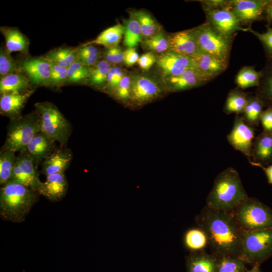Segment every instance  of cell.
Segmentation results:
<instances>
[{"label": "cell", "mask_w": 272, "mask_h": 272, "mask_svg": "<svg viewBox=\"0 0 272 272\" xmlns=\"http://www.w3.org/2000/svg\"><path fill=\"white\" fill-rule=\"evenodd\" d=\"M196 223L207 234L212 253L219 258L240 257L241 230L230 213L214 210L206 206L196 217Z\"/></svg>", "instance_id": "cell-1"}, {"label": "cell", "mask_w": 272, "mask_h": 272, "mask_svg": "<svg viewBox=\"0 0 272 272\" xmlns=\"http://www.w3.org/2000/svg\"><path fill=\"white\" fill-rule=\"evenodd\" d=\"M248 197L237 171L229 167L215 179L206 206L214 210L230 213Z\"/></svg>", "instance_id": "cell-2"}, {"label": "cell", "mask_w": 272, "mask_h": 272, "mask_svg": "<svg viewBox=\"0 0 272 272\" xmlns=\"http://www.w3.org/2000/svg\"><path fill=\"white\" fill-rule=\"evenodd\" d=\"M39 193L23 184L10 180L0 190V216L5 221L23 222L38 200Z\"/></svg>", "instance_id": "cell-3"}, {"label": "cell", "mask_w": 272, "mask_h": 272, "mask_svg": "<svg viewBox=\"0 0 272 272\" xmlns=\"http://www.w3.org/2000/svg\"><path fill=\"white\" fill-rule=\"evenodd\" d=\"M230 213L241 231L272 228L271 209L255 198L248 197Z\"/></svg>", "instance_id": "cell-4"}, {"label": "cell", "mask_w": 272, "mask_h": 272, "mask_svg": "<svg viewBox=\"0 0 272 272\" xmlns=\"http://www.w3.org/2000/svg\"><path fill=\"white\" fill-rule=\"evenodd\" d=\"M7 131L6 139L1 152L25 151L31 140L40 131V119L38 112L35 110L10 120Z\"/></svg>", "instance_id": "cell-5"}, {"label": "cell", "mask_w": 272, "mask_h": 272, "mask_svg": "<svg viewBox=\"0 0 272 272\" xmlns=\"http://www.w3.org/2000/svg\"><path fill=\"white\" fill-rule=\"evenodd\" d=\"M199 52L215 56L229 63L235 36H226L206 22L192 29Z\"/></svg>", "instance_id": "cell-6"}, {"label": "cell", "mask_w": 272, "mask_h": 272, "mask_svg": "<svg viewBox=\"0 0 272 272\" xmlns=\"http://www.w3.org/2000/svg\"><path fill=\"white\" fill-rule=\"evenodd\" d=\"M35 106L40 119V131L65 147L72 132L69 121L52 103L38 102Z\"/></svg>", "instance_id": "cell-7"}, {"label": "cell", "mask_w": 272, "mask_h": 272, "mask_svg": "<svg viewBox=\"0 0 272 272\" xmlns=\"http://www.w3.org/2000/svg\"><path fill=\"white\" fill-rule=\"evenodd\" d=\"M240 258L246 263H261L272 257V228L253 231H240Z\"/></svg>", "instance_id": "cell-8"}, {"label": "cell", "mask_w": 272, "mask_h": 272, "mask_svg": "<svg viewBox=\"0 0 272 272\" xmlns=\"http://www.w3.org/2000/svg\"><path fill=\"white\" fill-rule=\"evenodd\" d=\"M37 169L32 159L26 151L19 153L10 180L38 192L42 182L39 178Z\"/></svg>", "instance_id": "cell-9"}, {"label": "cell", "mask_w": 272, "mask_h": 272, "mask_svg": "<svg viewBox=\"0 0 272 272\" xmlns=\"http://www.w3.org/2000/svg\"><path fill=\"white\" fill-rule=\"evenodd\" d=\"M270 0H231V9L241 25L265 20V10Z\"/></svg>", "instance_id": "cell-10"}, {"label": "cell", "mask_w": 272, "mask_h": 272, "mask_svg": "<svg viewBox=\"0 0 272 272\" xmlns=\"http://www.w3.org/2000/svg\"><path fill=\"white\" fill-rule=\"evenodd\" d=\"M254 135L253 126L247 123L242 115H237L227 140L235 150L242 153L250 161Z\"/></svg>", "instance_id": "cell-11"}, {"label": "cell", "mask_w": 272, "mask_h": 272, "mask_svg": "<svg viewBox=\"0 0 272 272\" xmlns=\"http://www.w3.org/2000/svg\"><path fill=\"white\" fill-rule=\"evenodd\" d=\"M207 22L222 34L235 36L238 31H248L249 27L240 25L230 9L204 10Z\"/></svg>", "instance_id": "cell-12"}, {"label": "cell", "mask_w": 272, "mask_h": 272, "mask_svg": "<svg viewBox=\"0 0 272 272\" xmlns=\"http://www.w3.org/2000/svg\"><path fill=\"white\" fill-rule=\"evenodd\" d=\"M156 63L164 78L176 76L189 69H194L192 57L171 51L158 55Z\"/></svg>", "instance_id": "cell-13"}, {"label": "cell", "mask_w": 272, "mask_h": 272, "mask_svg": "<svg viewBox=\"0 0 272 272\" xmlns=\"http://www.w3.org/2000/svg\"><path fill=\"white\" fill-rule=\"evenodd\" d=\"M161 89L153 79L142 75L131 77L130 97L139 103L147 102L157 97Z\"/></svg>", "instance_id": "cell-14"}, {"label": "cell", "mask_w": 272, "mask_h": 272, "mask_svg": "<svg viewBox=\"0 0 272 272\" xmlns=\"http://www.w3.org/2000/svg\"><path fill=\"white\" fill-rule=\"evenodd\" d=\"M34 90L14 92L1 94L0 111L2 114L8 117L10 120L21 116V112L28 99Z\"/></svg>", "instance_id": "cell-15"}, {"label": "cell", "mask_w": 272, "mask_h": 272, "mask_svg": "<svg viewBox=\"0 0 272 272\" xmlns=\"http://www.w3.org/2000/svg\"><path fill=\"white\" fill-rule=\"evenodd\" d=\"M191 57L194 69L209 81L225 72L229 64L215 56L199 52Z\"/></svg>", "instance_id": "cell-16"}, {"label": "cell", "mask_w": 272, "mask_h": 272, "mask_svg": "<svg viewBox=\"0 0 272 272\" xmlns=\"http://www.w3.org/2000/svg\"><path fill=\"white\" fill-rule=\"evenodd\" d=\"M72 151L65 147L56 148L41 163V173L47 176L65 172L71 164Z\"/></svg>", "instance_id": "cell-17"}, {"label": "cell", "mask_w": 272, "mask_h": 272, "mask_svg": "<svg viewBox=\"0 0 272 272\" xmlns=\"http://www.w3.org/2000/svg\"><path fill=\"white\" fill-rule=\"evenodd\" d=\"M168 39V51L191 57L199 52L192 29L171 33Z\"/></svg>", "instance_id": "cell-18"}, {"label": "cell", "mask_w": 272, "mask_h": 272, "mask_svg": "<svg viewBox=\"0 0 272 272\" xmlns=\"http://www.w3.org/2000/svg\"><path fill=\"white\" fill-rule=\"evenodd\" d=\"M56 142L41 131L28 143L26 152L32 159L37 168L56 148Z\"/></svg>", "instance_id": "cell-19"}, {"label": "cell", "mask_w": 272, "mask_h": 272, "mask_svg": "<svg viewBox=\"0 0 272 272\" xmlns=\"http://www.w3.org/2000/svg\"><path fill=\"white\" fill-rule=\"evenodd\" d=\"M166 87L171 91H181L205 85L209 81L194 68L189 69L181 74L164 78Z\"/></svg>", "instance_id": "cell-20"}, {"label": "cell", "mask_w": 272, "mask_h": 272, "mask_svg": "<svg viewBox=\"0 0 272 272\" xmlns=\"http://www.w3.org/2000/svg\"><path fill=\"white\" fill-rule=\"evenodd\" d=\"M38 192L53 202L59 201L66 195L68 182L64 172L46 176Z\"/></svg>", "instance_id": "cell-21"}, {"label": "cell", "mask_w": 272, "mask_h": 272, "mask_svg": "<svg viewBox=\"0 0 272 272\" xmlns=\"http://www.w3.org/2000/svg\"><path fill=\"white\" fill-rule=\"evenodd\" d=\"M52 64L45 59L33 58L24 61L21 69L36 85L49 83Z\"/></svg>", "instance_id": "cell-22"}, {"label": "cell", "mask_w": 272, "mask_h": 272, "mask_svg": "<svg viewBox=\"0 0 272 272\" xmlns=\"http://www.w3.org/2000/svg\"><path fill=\"white\" fill-rule=\"evenodd\" d=\"M251 159L249 161L251 165L264 166L272 162V133L263 131L254 139Z\"/></svg>", "instance_id": "cell-23"}, {"label": "cell", "mask_w": 272, "mask_h": 272, "mask_svg": "<svg viewBox=\"0 0 272 272\" xmlns=\"http://www.w3.org/2000/svg\"><path fill=\"white\" fill-rule=\"evenodd\" d=\"M218 259L212 253H190L186 258L187 272H217Z\"/></svg>", "instance_id": "cell-24"}, {"label": "cell", "mask_w": 272, "mask_h": 272, "mask_svg": "<svg viewBox=\"0 0 272 272\" xmlns=\"http://www.w3.org/2000/svg\"><path fill=\"white\" fill-rule=\"evenodd\" d=\"M183 242L185 248L190 253L203 252L209 247L207 234L198 226L189 228L184 232Z\"/></svg>", "instance_id": "cell-25"}, {"label": "cell", "mask_w": 272, "mask_h": 272, "mask_svg": "<svg viewBox=\"0 0 272 272\" xmlns=\"http://www.w3.org/2000/svg\"><path fill=\"white\" fill-rule=\"evenodd\" d=\"M261 71L262 76L255 95L263 102L265 107H272V59H266Z\"/></svg>", "instance_id": "cell-26"}, {"label": "cell", "mask_w": 272, "mask_h": 272, "mask_svg": "<svg viewBox=\"0 0 272 272\" xmlns=\"http://www.w3.org/2000/svg\"><path fill=\"white\" fill-rule=\"evenodd\" d=\"M248 95L239 88L231 90L227 96L224 112L230 114H242L247 103Z\"/></svg>", "instance_id": "cell-27"}, {"label": "cell", "mask_w": 272, "mask_h": 272, "mask_svg": "<svg viewBox=\"0 0 272 272\" xmlns=\"http://www.w3.org/2000/svg\"><path fill=\"white\" fill-rule=\"evenodd\" d=\"M123 33V26L117 24L104 30L95 39L86 43V45L92 44L101 45L108 48L116 47Z\"/></svg>", "instance_id": "cell-28"}, {"label": "cell", "mask_w": 272, "mask_h": 272, "mask_svg": "<svg viewBox=\"0 0 272 272\" xmlns=\"http://www.w3.org/2000/svg\"><path fill=\"white\" fill-rule=\"evenodd\" d=\"M261 76V71H256L254 66H243L236 75L235 83L238 88L241 89L257 87Z\"/></svg>", "instance_id": "cell-29"}, {"label": "cell", "mask_w": 272, "mask_h": 272, "mask_svg": "<svg viewBox=\"0 0 272 272\" xmlns=\"http://www.w3.org/2000/svg\"><path fill=\"white\" fill-rule=\"evenodd\" d=\"M264 107L263 102L255 94L248 95L247 103L242 116L250 125L257 126L260 122Z\"/></svg>", "instance_id": "cell-30"}, {"label": "cell", "mask_w": 272, "mask_h": 272, "mask_svg": "<svg viewBox=\"0 0 272 272\" xmlns=\"http://www.w3.org/2000/svg\"><path fill=\"white\" fill-rule=\"evenodd\" d=\"M123 44L127 48H135L143 41V35L140 24L131 14L124 22Z\"/></svg>", "instance_id": "cell-31"}, {"label": "cell", "mask_w": 272, "mask_h": 272, "mask_svg": "<svg viewBox=\"0 0 272 272\" xmlns=\"http://www.w3.org/2000/svg\"><path fill=\"white\" fill-rule=\"evenodd\" d=\"M1 31L4 36L7 50L9 52L26 51L28 42L19 30L14 28L1 27Z\"/></svg>", "instance_id": "cell-32"}, {"label": "cell", "mask_w": 272, "mask_h": 272, "mask_svg": "<svg viewBox=\"0 0 272 272\" xmlns=\"http://www.w3.org/2000/svg\"><path fill=\"white\" fill-rule=\"evenodd\" d=\"M28 80L21 74L12 73L1 78L0 81L1 94L28 90Z\"/></svg>", "instance_id": "cell-33"}, {"label": "cell", "mask_w": 272, "mask_h": 272, "mask_svg": "<svg viewBox=\"0 0 272 272\" xmlns=\"http://www.w3.org/2000/svg\"><path fill=\"white\" fill-rule=\"evenodd\" d=\"M78 58V50L62 48L51 51L46 55L44 59L62 67H68Z\"/></svg>", "instance_id": "cell-34"}, {"label": "cell", "mask_w": 272, "mask_h": 272, "mask_svg": "<svg viewBox=\"0 0 272 272\" xmlns=\"http://www.w3.org/2000/svg\"><path fill=\"white\" fill-rule=\"evenodd\" d=\"M132 14L138 21L143 38L146 39L160 32L158 24L148 13L143 11H137Z\"/></svg>", "instance_id": "cell-35"}, {"label": "cell", "mask_w": 272, "mask_h": 272, "mask_svg": "<svg viewBox=\"0 0 272 272\" xmlns=\"http://www.w3.org/2000/svg\"><path fill=\"white\" fill-rule=\"evenodd\" d=\"M15 153L5 151L0 153V184L3 185L9 181L17 161Z\"/></svg>", "instance_id": "cell-36"}, {"label": "cell", "mask_w": 272, "mask_h": 272, "mask_svg": "<svg viewBox=\"0 0 272 272\" xmlns=\"http://www.w3.org/2000/svg\"><path fill=\"white\" fill-rule=\"evenodd\" d=\"M142 43L146 49L155 52L163 53L169 50L168 36L161 31L144 39Z\"/></svg>", "instance_id": "cell-37"}, {"label": "cell", "mask_w": 272, "mask_h": 272, "mask_svg": "<svg viewBox=\"0 0 272 272\" xmlns=\"http://www.w3.org/2000/svg\"><path fill=\"white\" fill-rule=\"evenodd\" d=\"M111 68L110 63L106 60L98 61L92 69L89 80L90 84L95 86L103 85L107 82L108 73Z\"/></svg>", "instance_id": "cell-38"}, {"label": "cell", "mask_w": 272, "mask_h": 272, "mask_svg": "<svg viewBox=\"0 0 272 272\" xmlns=\"http://www.w3.org/2000/svg\"><path fill=\"white\" fill-rule=\"evenodd\" d=\"M246 263L239 257L219 258L217 272H245Z\"/></svg>", "instance_id": "cell-39"}, {"label": "cell", "mask_w": 272, "mask_h": 272, "mask_svg": "<svg viewBox=\"0 0 272 272\" xmlns=\"http://www.w3.org/2000/svg\"><path fill=\"white\" fill-rule=\"evenodd\" d=\"M90 69L80 60H76L67 67L66 81L70 83H78L89 78Z\"/></svg>", "instance_id": "cell-40"}, {"label": "cell", "mask_w": 272, "mask_h": 272, "mask_svg": "<svg viewBox=\"0 0 272 272\" xmlns=\"http://www.w3.org/2000/svg\"><path fill=\"white\" fill-rule=\"evenodd\" d=\"M265 32L259 33L253 30L250 27L248 32L254 35L261 42L265 52L266 59H272V27L266 26Z\"/></svg>", "instance_id": "cell-41"}, {"label": "cell", "mask_w": 272, "mask_h": 272, "mask_svg": "<svg viewBox=\"0 0 272 272\" xmlns=\"http://www.w3.org/2000/svg\"><path fill=\"white\" fill-rule=\"evenodd\" d=\"M7 50L1 49L0 52V75L1 78L10 74L14 73L18 70L17 66Z\"/></svg>", "instance_id": "cell-42"}, {"label": "cell", "mask_w": 272, "mask_h": 272, "mask_svg": "<svg viewBox=\"0 0 272 272\" xmlns=\"http://www.w3.org/2000/svg\"><path fill=\"white\" fill-rule=\"evenodd\" d=\"M125 76L121 68L111 67L107 76L106 88L110 91L115 90Z\"/></svg>", "instance_id": "cell-43"}, {"label": "cell", "mask_w": 272, "mask_h": 272, "mask_svg": "<svg viewBox=\"0 0 272 272\" xmlns=\"http://www.w3.org/2000/svg\"><path fill=\"white\" fill-rule=\"evenodd\" d=\"M49 83L53 85H59L67 79V67H63L52 63Z\"/></svg>", "instance_id": "cell-44"}, {"label": "cell", "mask_w": 272, "mask_h": 272, "mask_svg": "<svg viewBox=\"0 0 272 272\" xmlns=\"http://www.w3.org/2000/svg\"><path fill=\"white\" fill-rule=\"evenodd\" d=\"M130 89L131 77L125 75L115 90L116 96L120 99H127L130 97Z\"/></svg>", "instance_id": "cell-45"}, {"label": "cell", "mask_w": 272, "mask_h": 272, "mask_svg": "<svg viewBox=\"0 0 272 272\" xmlns=\"http://www.w3.org/2000/svg\"><path fill=\"white\" fill-rule=\"evenodd\" d=\"M204 10L231 9V0H204L200 1Z\"/></svg>", "instance_id": "cell-46"}, {"label": "cell", "mask_w": 272, "mask_h": 272, "mask_svg": "<svg viewBox=\"0 0 272 272\" xmlns=\"http://www.w3.org/2000/svg\"><path fill=\"white\" fill-rule=\"evenodd\" d=\"M105 57L109 63L119 64L123 61V52L118 46L109 48L106 51Z\"/></svg>", "instance_id": "cell-47"}, {"label": "cell", "mask_w": 272, "mask_h": 272, "mask_svg": "<svg viewBox=\"0 0 272 272\" xmlns=\"http://www.w3.org/2000/svg\"><path fill=\"white\" fill-rule=\"evenodd\" d=\"M260 122L263 127V131L272 133V107H267L261 114Z\"/></svg>", "instance_id": "cell-48"}, {"label": "cell", "mask_w": 272, "mask_h": 272, "mask_svg": "<svg viewBox=\"0 0 272 272\" xmlns=\"http://www.w3.org/2000/svg\"><path fill=\"white\" fill-rule=\"evenodd\" d=\"M157 57L152 52H147L142 55L139 58L138 63L144 70H148L156 62Z\"/></svg>", "instance_id": "cell-49"}, {"label": "cell", "mask_w": 272, "mask_h": 272, "mask_svg": "<svg viewBox=\"0 0 272 272\" xmlns=\"http://www.w3.org/2000/svg\"><path fill=\"white\" fill-rule=\"evenodd\" d=\"M139 56L135 48H127L123 52V62L127 66H132L138 62Z\"/></svg>", "instance_id": "cell-50"}, {"label": "cell", "mask_w": 272, "mask_h": 272, "mask_svg": "<svg viewBox=\"0 0 272 272\" xmlns=\"http://www.w3.org/2000/svg\"><path fill=\"white\" fill-rule=\"evenodd\" d=\"M78 56H98V50L96 47L93 45H85L81 48L78 50Z\"/></svg>", "instance_id": "cell-51"}, {"label": "cell", "mask_w": 272, "mask_h": 272, "mask_svg": "<svg viewBox=\"0 0 272 272\" xmlns=\"http://www.w3.org/2000/svg\"><path fill=\"white\" fill-rule=\"evenodd\" d=\"M265 20L267 23L266 26H272V0H270L265 10Z\"/></svg>", "instance_id": "cell-52"}, {"label": "cell", "mask_w": 272, "mask_h": 272, "mask_svg": "<svg viewBox=\"0 0 272 272\" xmlns=\"http://www.w3.org/2000/svg\"><path fill=\"white\" fill-rule=\"evenodd\" d=\"M252 165L261 168L264 172L268 182L272 184V164L266 167L258 164Z\"/></svg>", "instance_id": "cell-53"}, {"label": "cell", "mask_w": 272, "mask_h": 272, "mask_svg": "<svg viewBox=\"0 0 272 272\" xmlns=\"http://www.w3.org/2000/svg\"><path fill=\"white\" fill-rule=\"evenodd\" d=\"M260 265L254 264L253 267L249 270H247L245 272H261L260 269Z\"/></svg>", "instance_id": "cell-54"}]
</instances>
